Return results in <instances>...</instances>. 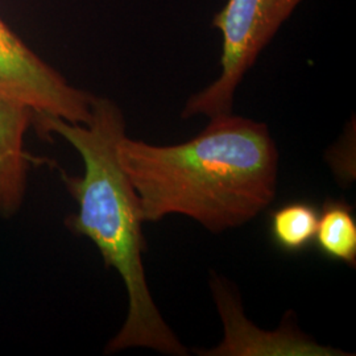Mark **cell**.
Returning <instances> with one entry per match:
<instances>
[{
    "instance_id": "6",
    "label": "cell",
    "mask_w": 356,
    "mask_h": 356,
    "mask_svg": "<svg viewBox=\"0 0 356 356\" xmlns=\"http://www.w3.org/2000/svg\"><path fill=\"white\" fill-rule=\"evenodd\" d=\"M314 244L331 261L356 266V219L350 204L341 200H326L319 210Z\"/></svg>"
},
{
    "instance_id": "7",
    "label": "cell",
    "mask_w": 356,
    "mask_h": 356,
    "mask_svg": "<svg viewBox=\"0 0 356 356\" xmlns=\"http://www.w3.org/2000/svg\"><path fill=\"white\" fill-rule=\"evenodd\" d=\"M319 209L310 201H291L269 214L270 242L284 254H301L314 244Z\"/></svg>"
},
{
    "instance_id": "3",
    "label": "cell",
    "mask_w": 356,
    "mask_h": 356,
    "mask_svg": "<svg viewBox=\"0 0 356 356\" xmlns=\"http://www.w3.org/2000/svg\"><path fill=\"white\" fill-rule=\"evenodd\" d=\"M304 1L227 0L213 17V26L222 36L220 74L207 88L191 95L182 110V119L232 114L235 92L243 78Z\"/></svg>"
},
{
    "instance_id": "5",
    "label": "cell",
    "mask_w": 356,
    "mask_h": 356,
    "mask_svg": "<svg viewBox=\"0 0 356 356\" xmlns=\"http://www.w3.org/2000/svg\"><path fill=\"white\" fill-rule=\"evenodd\" d=\"M35 111L0 98V216L10 219L24 204L29 172L26 135Z\"/></svg>"
},
{
    "instance_id": "4",
    "label": "cell",
    "mask_w": 356,
    "mask_h": 356,
    "mask_svg": "<svg viewBox=\"0 0 356 356\" xmlns=\"http://www.w3.org/2000/svg\"><path fill=\"white\" fill-rule=\"evenodd\" d=\"M0 98L22 103L35 115L88 124L94 95L70 85L0 17Z\"/></svg>"
},
{
    "instance_id": "2",
    "label": "cell",
    "mask_w": 356,
    "mask_h": 356,
    "mask_svg": "<svg viewBox=\"0 0 356 356\" xmlns=\"http://www.w3.org/2000/svg\"><path fill=\"white\" fill-rule=\"evenodd\" d=\"M33 124L40 132L61 136L79 153L83 176L61 173L78 204V211L66 219V226L98 247L106 267L114 268L127 289V319L106 353L147 347L168 355H186V348L154 305L145 279L139 198L116 156L118 141L126 134L122 110L111 99L94 95L88 124L48 115H35Z\"/></svg>"
},
{
    "instance_id": "1",
    "label": "cell",
    "mask_w": 356,
    "mask_h": 356,
    "mask_svg": "<svg viewBox=\"0 0 356 356\" xmlns=\"http://www.w3.org/2000/svg\"><path fill=\"white\" fill-rule=\"evenodd\" d=\"M118 161L144 222L186 216L211 232L239 227L275 198L279 152L267 124L235 115L210 119L189 141L157 147L126 136Z\"/></svg>"
}]
</instances>
